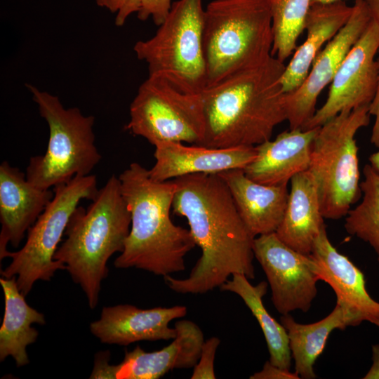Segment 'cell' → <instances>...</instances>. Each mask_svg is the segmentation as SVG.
<instances>
[{"instance_id": "d590c367", "label": "cell", "mask_w": 379, "mask_h": 379, "mask_svg": "<svg viewBox=\"0 0 379 379\" xmlns=\"http://www.w3.org/2000/svg\"><path fill=\"white\" fill-rule=\"evenodd\" d=\"M369 161L372 168L379 173V150L370 156Z\"/></svg>"}, {"instance_id": "ffe728a7", "label": "cell", "mask_w": 379, "mask_h": 379, "mask_svg": "<svg viewBox=\"0 0 379 379\" xmlns=\"http://www.w3.org/2000/svg\"><path fill=\"white\" fill-rule=\"evenodd\" d=\"M218 175L227 186L241 219L255 237L277 231L288 202V184L268 185L255 182L242 168Z\"/></svg>"}, {"instance_id": "d6a6232c", "label": "cell", "mask_w": 379, "mask_h": 379, "mask_svg": "<svg viewBox=\"0 0 379 379\" xmlns=\"http://www.w3.org/2000/svg\"><path fill=\"white\" fill-rule=\"evenodd\" d=\"M373 364L364 379H379V343L372 346Z\"/></svg>"}, {"instance_id": "8fae6325", "label": "cell", "mask_w": 379, "mask_h": 379, "mask_svg": "<svg viewBox=\"0 0 379 379\" xmlns=\"http://www.w3.org/2000/svg\"><path fill=\"white\" fill-rule=\"evenodd\" d=\"M253 253L266 275L277 312L281 315L295 310L307 312L320 280L311 255L290 248L275 232L255 237Z\"/></svg>"}, {"instance_id": "30bf717a", "label": "cell", "mask_w": 379, "mask_h": 379, "mask_svg": "<svg viewBox=\"0 0 379 379\" xmlns=\"http://www.w3.org/2000/svg\"><path fill=\"white\" fill-rule=\"evenodd\" d=\"M129 111L125 129L154 146L162 142L201 145L204 140L202 95L184 93L161 77L148 76Z\"/></svg>"}, {"instance_id": "6da1fadb", "label": "cell", "mask_w": 379, "mask_h": 379, "mask_svg": "<svg viewBox=\"0 0 379 379\" xmlns=\"http://www.w3.org/2000/svg\"><path fill=\"white\" fill-rule=\"evenodd\" d=\"M172 208L186 218L201 255L187 278L164 277L178 293L201 294L220 288L230 276L255 278V237L241 219L231 193L218 174L195 173L173 179Z\"/></svg>"}, {"instance_id": "9c48e42d", "label": "cell", "mask_w": 379, "mask_h": 379, "mask_svg": "<svg viewBox=\"0 0 379 379\" xmlns=\"http://www.w3.org/2000/svg\"><path fill=\"white\" fill-rule=\"evenodd\" d=\"M98 189L94 175L75 176L53 187L51 201L27 231L25 245L16 252H8L12 258L1 271L4 278L16 277L21 293L25 297L39 280L50 281L56 271L66 266L54 255L74 211L82 199L93 200Z\"/></svg>"}, {"instance_id": "ac0fdd59", "label": "cell", "mask_w": 379, "mask_h": 379, "mask_svg": "<svg viewBox=\"0 0 379 379\" xmlns=\"http://www.w3.org/2000/svg\"><path fill=\"white\" fill-rule=\"evenodd\" d=\"M310 255L317 263L320 280L332 288L336 301L379 328V302L368 294L360 269L333 246L326 226L316 238Z\"/></svg>"}, {"instance_id": "e0dca14e", "label": "cell", "mask_w": 379, "mask_h": 379, "mask_svg": "<svg viewBox=\"0 0 379 379\" xmlns=\"http://www.w3.org/2000/svg\"><path fill=\"white\" fill-rule=\"evenodd\" d=\"M154 147L156 162L149 172L151 178L157 181L190 174H218L231 169H244L256 157L255 146L211 148L162 142Z\"/></svg>"}, {"instance_id": "4dcf8cb0", "label": "cell", "mask_w": 379, "mask_h": 379, "mask_svg": "<svg viewBox=\"0 0 379 379\" xmlns=\"http://www.w3.org/2000/svg\"><path fill=\"white\" fill-rule=\"evenodd\" d=\"M378 55L376 60L378 64L377 86L374 98L368 105V112L371 116H373L375 118L371 131V142L374 146L379 148V48Z\"/></svg>"}, {"instance_id": "9a60e30c", "label": "cell", "mask_w": 379, "mask_h": 379, "mask_svg": "<svg viewBox=\"0 0 379 379\" xmlns=\"http://www.w3.org/2000/svg\"><path fill=\"white\" fill-rule=\"evenodd\" d=\"M187 312L182 305L150 309L128 304L104 307L100 319L91 323L90 330L102 343L110 345L173 340L176 330L169 323L185 317Z\"/></svg>"}, {"instance_id": "8d00e7d4", "label": "cell", "mask_w": 379, "mask_h": 379, "mask_svg": "<svg viewBox=\"0 0 379 379\" xmlns=\"http://www.w3.org/2000/svg\"><path fill=\"white\" fill-rule=\"evenodd\" d=\"M338 1H342V0H312V4H329V3H333V2H335ZM359 1H364V0H354V2Z\"/></svg>"}, {"instance_id": "f546056e", "label": "cell", "mask_w": 379, "mask_h": 379, "mask_svg": "<svg viewBox=\"0 0 379 379\" xmlns=\"http://www.w3.org/2000/svg\"><path fill=\"white\" fill-rule=\"evenodd\" d=\"M251 379H299L300 376L295 372L286 370L273 365L267 361L262 370L250 376Z\"/></svg>"}, {"instance_id": "603a6c76", "label": "cell", "mask_w": 379, "mask_h": 379, "mask_svg": "<svg viewBox=\"0 0 379 379\" xmlns=\"http://www.w3.org/2000/svg\"><path fill=\"white\" fill-rule=\"evenodd\" d=\"M280 319L288 335L295 372L304 379L316 378L314 366L334 330H344L364 321L357 313L338 301L328 316L312 324H300L290 314L281 315Z\"/></svg>"}, {"instance_id": "7c38bea8", "label": "cell", "mask_w": 379, "mask_h": 379, "mask_svg": "<svg viewBox=\"0 0 379 379\" xmlns=\"http://www.w3.org/2000/svg\"><path fill=\"white\" fill-rule=\"evenodd\" d=\"M378 48L379 24L371 20L341 63L326 102L302 130L320 127L342 112L369 105L377 86Z\"/></svg>"}, {"instance_id": "83f0119b", "label": "cell", "mask_w": 379, "mask_h": 379, "mask_svg": "<svg viewBox=\"0 0 379 379\" xmlns=\"http://www.w3.org/2000/svg\"><path fill=\"white\" fill-rule=\"evenodd\" d=\"M220 340L217 337H211L204 341L199 361L194 367L192 379H214V359Z\"/></svg>"}, {"instance_id": "e575fe53", "label": "cell", "mask_w": 379, "mask_h": 379, "mask_svg": "<svg viewBox=\"0 0 379 379\" xmlns=\"http://www.w3.org/2000/svg\"><path fill=\"white\" fill-rule=\"evenodd\" d=\"M95 1L99 6L105 8L112 13H117L116 0H95Z\"/></svg>"}, {"instance_id": "52a82bcc", "label": "cell", "mask_w": 379, "mask_h": 379, "mask_svg": "<svg viewBox=\"0 0 379 379\" xmlns=\"http://www.w3.org/2000/svg\"><path fill=\"white\" fill-rule=\"evenodd\" d=\"M202 0H178L154 36L133 51L149 75L161 77L181 91L202 94L207 86Z\"/></svg>"}, {"instance_id": "4fadbf2b", "label": "cell", "mask_w": 379, "mask_h": 379, "mask_svg": "<svg viewBox=\"0 0 379 379\" xmlns=\"http://www.w3.org/2000/svg\"><path fill=\"white\" fill-rule=\"evenodd\" d=\"M347 23L314 59L302 84L285 93L286 121L290 129L302 128L315 114L319 95L331 83L345 56L364 32L372 18L364 1H355Z\"/></svg>"}, {"instance_id": "5bb4252c", "label": "cell", "mask_w": 379, "mask_h": 379, "mask_svg": "<svg viewBox=\"0 0 379 379\" xmlns=\"http://www.w3.org/2000/svg\"><path fill=\"white\" fill-rule=\"evenodd\" d=\"M176 335L164 348L145 352L139 345L125 352L123 361L109 364V353L97 354L90 378L93 379H158L175 368H190L197 364L203 344L200 328L190 320L175 323Z\"/></svg>"}, {"instance_id": "1f68e13d", "label": "cell", "mask_w": 379, "mask_h": 379, "mask_svg": "<svg viewBox=\"0 0 379 379\" xmlns=\"http://www.w3.org/2000/svg\"><path fill=\"white\" fill-rule=\"evenodd\" d=\"M117 13L115 25L121 27L128 18L133 13H138L141 5V0H116Z\"/></svg>"}, {"instance_id": "5b68a950", "label": "cell", "mask_w": 379, "mask_h": 379, "mask_svg": "<svg viewBox=\"0 0 379 379\" xmlns=\"http://www.w3.org/2000/svg\"><path fill=\"white\" fill-rule=\"evenodd\" d=\"M207 86L266 61L273 33L268 0H213L204 9Z\"/></svg>"}, {"instance_id": "44dd1931", "label": "cell", "mask_w": 379, "mask_h": 379, "mask_svg": "<svg viewBox=\"0 0 379 379\" xmlns=\"http://www.w3.org/2000/svg\"><path fill=\"white\" fill-rule=\"evenodd\" d=\"M283 219L275 232L293 250L310 255L316 238L325 227L316 181L309 170L291 179Z\"/></svg>"}, {"instance_id": "d6986e66", "label": "cell", "mask_w": 379, "mask_h": 379, "mask_svg": "<svg viewBox=\"0 0 379 379\" xmlns=\"http://www.w3.org/2000/svg\"><path fill=\"white\" fill-rule=\"evenodd\" d=\"M319 128L290 129L274 140L256 145V157L243 169L244 173L264 185L288 184L295 175L308 170L311 147Z\"/></svg>"}, {"instance_id": "8992f818", "label": "cell", "mask_w": 379, "mask_h": 379, "mask_svg": "<svg viewBox=\"0 0 379 379\" xmlns=\"http://www.w3.org/2000/svg\"><path fill=\"white\" fill-rule=\"evenodd\" d=\"M27 87L49 128L46 152L29 159L27 180L48 190L75 176L90 175L102 158L95 145L94 117L84 115L77 107L65 108L48 92L30 84Z\"/></svg>"}, {"instance_id": "2e32d148", "label": "cell", "mask_w": 379, "mask_h": 379, "mask_svg": "<svg viewBox=\"0 0 379 379\" xmlns=\"http://www.w3.org/2000/svg\"><path fill=\"white\" fill-rule=\"evenodd\" d=\"M54 195L53 190L36 187L26 174L4 161L0 165V259L6 258L7 244L17 248Z\"/></svg>"}, {"instance_id": "836d02e7", "label": "cell", "mask_w": 379, "mask_h": 379, "mask_svg": "<svg viewBox=\"0 0 379 379\" xmlns=\"http://www.w3.org/2000/svg\"><path fill=\"white\" fill-rule=\"evenodd\" d=\"M366 4L372 20L379 24V0H364Z\"/></svg>"}, {"instance_id": "f1b7e54d", "label": "cell", "mask_w": 379, "mask_h": 379, "mask_svg": "<svg viewBox=\"0 0 379 379\" xmlns=\"http://www.w3.org/2000/svg\"><path fill=\"white\" fill-rule=\"evenodd\" d=\"M172 0H141V5L138 12V18L145 21L149 17L156 25L159 26L167 17L171 6Z\"/></svg>"}, {"instance_id": "d4e9b609", "label": "cell", "mask_w": 379, "mask_h": 379, "mask_svg": "<svg viewBox=\"0 0 379 379\" xmlns=\"http://www.w3.org/2000/svg\"><path fill=\"white\" fill-rule=\"evenodd\" d=\"M220 289L238 295L257 319L264 334L271 364L290 370L292 356L286 328L267 312L262 298L267 291V283L260 281L252 285L243 274H236L223 284Z\"/></svg>"}, {"instance_id": "7402d4cb", "label": "cell", "mask_w": 379, "mask_h": 379, "mask_svg": "<svg viewBox=\"0 0 379 379\" xmlns=\"http://www.w3.org/2000/svg\"><path fill=\"white\" fill-rule=\"evenodd\" d=\"M352 8L344 0L311 5L305 26L306 39L296 48L281 79L285 93L293 91L302 84L314 59L322 46L347 23Z\"/></svg>"}, {"instance_id": "277c9868", "label": "cell", "mask_w": 379, "mask_h": 379, "mask_svg": "<svg viewBox=\"0 0 379 379\" xmlns=\"http://www.w3.org/2000/svg\"><path fill=\"white\" fill-rule=\"evenodd\" d=\"M131 217L119 177L112 175L87 208L78 206L67 225L63 242L54 259L63 263L74 283L84 292L88 305L98 303L107 263L121 253L131 228Z\"/></svg>"}, {"instance_id": "7a4b0ae2", "label": "cell", "mask_w": 379, "mask_h": 379, "mask_svg": "<svg viewBox=\"0 0 379 379\" xmlns=\"http://www.w3.org/2000/svg\"><path fill=\"white\" fill-rule=\"evenodd\" d=\"M285 67L272 55L206 87L201 94L205 133L199 145L256 146L270 140L274 128L286 121L281 84Z\"/></svg>"}, {"instance_id": "484cf974", "label": "cell", "mask_w": 379, "mask_h": 379, "mask_svg": "<svg viewBox=\"0 0 379 379\" xmlns=\"http://www.w3.org/2000/svg\"><path fill=\"white\" fill-rule=\"evenodd\" d=\"M360 203L346 215L345 228L373 248L379 262V173L370 164L363 169Z\"/></svg>"}, {"instance_id": "cb8c5ba5", "label": "cell", "mask_w": 379, "mask_h": 379, "mask_svg": "<svg viewBox=\"0 0 379 379\" xmlns=\"http://www.w3.org/2000/svg\"><path fill=\"white\" fill-rule=\"evenodd\" d=\"M0 284L5 305L0 328V361L11 356L16 366L21 367L29 364L27 347L36 341L39 335L32 324H45V317L27 303L18 288L16 277H1Z\"/></svg>"}, {"instance_id": "3957f363", "label": "cell", "mask_w": 379, "mask_h": 379, "mask_svg": "<svg viewBox=\"0 0 379 379\" xmlns=\"http://www.w3.org/2000/svg\"><path fill=\"white\" fill-rule=\"evenodd\" d=\"M119 179L131 222L114 267H135L163 277L184 271L185 257L197 245L190 230L175 225L171 218L175 182L152 179L149 170L137 162L131 163Z\"/></svg>"}, {"instance_id": "4316f807", "label": "cell", "mask_w": 379, "mask_h": 379, "mask_svg": "<svg viewBox=\"0 0 379 379\" xmlns=\"http://www.w3.org/2000/svg\"><path fill=\"white\" fill-rule=\"evenodd\" d=\"M312 1L268 0L273 33L272 55L281 62H284L297 48Z\"/></svg>"}, {"instance_id": "ba28073f", "label": "cell", "mask_w": 379, "mask_h": 379, "mask_svg": "<svg viewBox=\"0 0 379 379\" xmlns=\"http://www.w3.org/2000/svg\"><path fill=\"white\" fill-rule=\"evenodd\" d=\"M368 105L344 111L319 128L308 170L317 186L324 218L346 216L361 194L355 135L370 121Z\"/></svg>"}]
</instances>
